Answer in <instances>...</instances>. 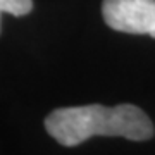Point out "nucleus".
Returning a JSON list of instances; mask_svg holds the SVG:
<instances>
[{
  "label": "nucleus",
  "mask_w": 155,
  "mask_h": 155,
  "mask_svg": "<svg viewBox=\"0 0 155 155\" xmlns=\"http://www.w3.org/2000/svg\"><path fill=\"white\" fill-rule=\"evenodd\" d=\"M102 16L116 31L155 38V0H104Z\"/></svg>",
  "instance_id": "nucleus-2"
},
{
  "label": "nucleus",
  "mask_w": 155,
  "mask_h": 155,
  "mask_svg": "<svg viewBox=\"0 0 155 155\" xmlns=\"http://www.w3.org/2000/svg\"><path fill=\"white\" fill-rule=\"evenodd\" d=\"M33 9V0H0V28H2V14L11 16H26Z\"/></svg>",
  "instance_id": "nucleus-3"
},
{
  "label": "nucleus",
  "mask_w": 155,
  "mask_h": 155,
  "mask_svg": "<svg viewBox=\"0 0 155 155\" xmlns=\"http://www.w3.org/2000/svg\"><path fill=\"white\" fill-rule=\"evenodd\" d=\"M45 127L64 147H76L91 136H121L131 141H145L153 136V124L140 107L121 104L105 107L100 104L62 107L48 114Z\"/></svg>",
  "instance_id": "nucleus-1"
}]
</instances>
